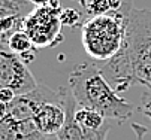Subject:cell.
<instances>
[{
    "instance_id": "cell-12",
    "label": "cell",
    "mask_w": 151,
    "mask_h": 140,
    "mask_svg": "<svg viewBox=\"0 0 151 140\" xmlns=\"http://www.w3.org/2000/svg\"><path fill=\"white\" fill-rule=\"evenodd\" d=\"M81 130H82L84 140H106L111 127H109V124L106 122L102 128H97V130H90V128H84V127H81Z\"/></svg>"
},
{
    "instance_id": "cell-4",
    "label": "cell",
    "mask_w": 151,
    "mask_h": 140,
    "mask_svg": "<svg viewBox=\"0 0 151 140\" xmlns=\"http://www.w3.org/2000/svg\"><path fill=\"white\" fill-rule=\"evenodd\" d=\"M52 92L48 87L39 84L33 91L17 95L8 106L6 116L0 118V140H48L36 128L35 113Z\"/></svg>"
},
{
    "instance_id": "cell-2",
    "label": "cell",
    "mask_w": 151,
    "mask_h": 140,
    "mask_svg": "<svg viewBox=\"0 0 151 140\" xmlns=\"http://www.w3.org/2000/svg\"><path fill=\"white\" fill-rule=\"evenodd\" d=\"M69 90L79 107L100 112L106 119L124 122L135 112L130 102L120 95L108 82L102 70L91 63L75 66L69 75Z\"/></svg>"
},
{
    "instance_id": "cell-1",
    "label": "cell",
    "mask_w": 151,
    "mask_h": 140,
    "mask_svg": "<svg viewBox=\"0 0 151 140\" xmlns=\"http://www.w3.org/2000/svg\"><path fill=\"white\" fill-rule=\"evenodd\" d=\"M100 70L117 92L136 85L151 92V8L136 9L133 0H127L123 48Z\"/></svg>"
},
{
    "instance_id": "cell-7",
    "label": "cell",
    "mask_w": 151,
    "mask_h": 140,
    "mask_svg": "<svg viewBox=\"0 0 151 140\" xmlns=\"http://www.w3.org/2000/svg\"><path fill=\"white\" fill-rule=\"evenodd\" d=\"M66 121V107H64V92L54 91L52 95L45 98L39 104L35 113V124L39 133L45 137L58 134Z\"/></svg>"
},
{
    "instance_id": "cell-15",
    "label": "cell",
    "mask_w": 151,
    "mask_h": 140,
    "mask_svg": "<svg viewBox=\"0 0 151 140\" xmlns=\"http://www.w3.org/2000/svg\"><path fill=\"white\" fill-rule=\"evenodd\" d=\"M17 97L15 91L11 90V88H0V102H3V103H11L14 102V98Z\"/></svg>"
},
{
    "instance_id": "cell-19",
    "label": "cell",
    "mask_w": 151,
    "mask_h": 140,
    "mask_svg": "<svg viewBox=\"0 0 151 140\" xmlns=\"http://www.w3.org/2000/svg\"><path fill=\"white\" fill-rule=\"evenodd\" d=\"M123 2H124V0H123Z\"/></svg>"
},
{
    "instance_id": "cell-8",
    "label": "cell",
    "mask_w": 151,
    "mask_h": 140,
    "mask_svg": "<svg viewBox=\"0 0 151 140\" xmlns=\"http://www.w3.org/2000/svg\"><path fill=\"white\" fill-rule=\"evenodd\" d=\"M63 92H64V107H66V121H64L61 130L58 131L57 137L58 140H84L82 130L75 119V112L78 104L69 87H63Z\"/></svg>"
},
{
    "instance_id": "cell-17",
    "label": "cell",
    "mask_w": 151,
    "mask_h": 140,
    "mask_svg": "<svg viewBox=\"0 0 151 140\" xmlns=\"http://www.w3.org/2000/svg\"><path fill=\"white\" fill-rule=\"evenodd\" d=\"M30 3H33L35 6H44V5H48V3H51L52 0H29Z\"/></svg>"
},
{
    "instance_id": "cell-6",
    "label": "cell",
    "mask_w": 151,
    "mask_h": 140,
    "mask_svg": "<svg viewBox=\"0 0 151 140\" xmlns=\"http://www.w3.org/2000/svg\"><path fill=\"white\" fill-rule=\"evenodd\" d=\"M37 85L27 64L6 45H0V88H11L21 95L33 91Z\"/></svg>"
},
{
    "instance_id": "cell-18",
    "label": "cell",
    "mask_w": 151,
    "mask_h": 140,
    "mask_svg": "<svg viewBox=\"0 0 151 140\" xmlns=\"http://www.w3.org/2000/svg\"><path fill=\"white\" fill-rule=\"evenodd\" d=\"M78 2H79V3H81V5L84 6V8H85V6H87V3H88V2H87V0H78Z\"/></svg>"
},
{
    "instance_id": "cell-3",
    "label": "cell",
    "mask_w": 151,
    "mask_h": 140,
    "mask_svg": "<svg viewBox=\"0 0 151 140\" xmlns=\"http://www.w3.org/2000/svg\"><path fill=\"white\" fill-rule=\"evenodd\" d=\"M127 28V0L118 9L94 15L82 23L81 42L91 58L109 61L123 48Z\"/></svg>"
},
{
    "instance_id": "cell-5",
    "label": "cell",
    "mask_w": 151,
    "mask_h": 140,
    "mask_svg": "<svg viewBox=\"0 0 151 140\" xmlns=\"http://www.w3.org/2000/svg\"><path fill=\"white\" fill-rule=\"evenodd\" d=\"M61 5L58 0L44 6H36L23 21V30L27 33L36 48H54L63 42L61 33Z\"/></svg>"
},
{
    "instance_id": "cell-10",
    "label": "cell",
    "mask_w": 151,
    "mask_h": 140,
    "mask_svg": "<svg viewBox=\"0 0 151 140\" xmlns=\"http://www.w3.org/2000/svg\"><path fill=\"white\" fill-rule=\"evenodd\" d=\"M6 46L9 48V51H12L18 57L24 55L27 52H32V51H36V46L33 45V42L30 41V37L27 36L24 30H17L11 33L8 37Z\"/></svg>"
},
{
    "instance_id": "cell-14",
    "label": "cell",
    "mask_w": 151,
    "mask_h": 140,
    "mask_svg": "<svg viewBox=\"0 0 151 140\" xmlns=\"http://www.w3.org/2000/svg\"><path fill=\"white\" fill-rule=\"evenodd\" d=\"M139 109H141V112L148 118V121L151 122V92L145 91V92L141 95V104H139Z\"/></svg>"
},
{
    "instance_id": "cell-9",
    "label": "cell",
    "mask_w": 151,
    "mask_h": 140,
    "mask_svg": "<svg viewBox=\"0 0 151 140\" xmlns=\"http://www.w3.org/2000/svg\"><path fill=\"white\" fill-rule=\"evenodd\" d=\"M75 119H76V122L81 127L90 128V130L102 128L106 124V118L100 112L93 110V109H88V107H76Z\"/></svg>"
},
{
    "instance_id": "cell-11",
    "label": "cell",
    "mask_w": 151,
    "mask_h": 140,
    "mask_svg": "<svg viewBox=\"0 0 151 140\" xmlns=\"http://www.w3.org/2000/svg\"><path fill=\"white\" fill-rule=\"evenodd\" d=\"M85 11L88 12V15H102L111 11V2L109 0H88Z\"/></svg>"
},
{
    "instance_id": "cell-16",
    "label": "cell",
    "mask_w": 151,
    "mask_h": 140,
    "mask_svg": "<svg viewBox=\"0 0 151 140\" xmlns=\"http://www.w3.org/2000/svg\"><path fill=\"white\" fill-rule=\"evenodd\" d=\"M8 103H3V102H0V118H5L6 113H8Z\"/></svg>"
},
{
    "instance_id": "cell-13",
    "label": "cell",
    "mask_w": 151,
    "mask_h": 140,
    "mask_svg": "<svg viewBox=\"0 0 151 140\" xmlns=\"http://www.w3.org/2000/svg\"><path fill=\"white\" fill-rule=\"evenodd\" d=\"M60 19H61V24L63 26H68V27H76L81 24V14L72 8H66L61 11V15H60Z\"/></svg>"
}]
</instances>
